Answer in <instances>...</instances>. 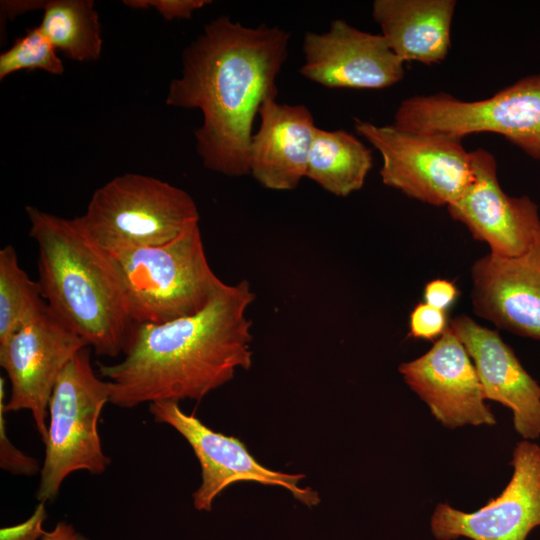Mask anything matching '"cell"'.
I'll return each mask as SVG.
<instances>
[{"instance_id":"cell-21","label":"cell","mask_w":540,"mask_h":540,"mask_svg":"<svg viewBox=\"0 0 540 540\" xmlns=\"http://www.w3.org/2000/svg\"><path fill=\"white\" fill-rule=\"evenodd\" d=\"M46 307L39 282L21 268L15 248L4 246L0 250V343Z\"/></svg>"},{"instance_id":"cell-7","label":"cell","mask_w":540,"mask_h":540,"mask_svg":"<svg viewBox=\"0 0 540 540\" xmlns=\"http://www.w3.org/2000/svg\"><path fill=\"white\" fill-rule=\"evenodd\" d=\"M392 124L461 140L495 133L540 160V75L523 77L482 100L465 101L443 92L414 96L399 104Z\"/></svg>"},{"instance_id":"cell-25","label":"cell","mask_w":540,"mask_h":540,"mask_svg":"<svg viewBox=\"0 0 540 540\" xmlns=\"http://www.w3.org/2000/svg\"><path fill=\"white\" fill-rule=\"evenodd\" d=\"M124 5L134 9L154 8L165 20L190 19L193 13L205 5L208 0H125Z\"/></svg>"},{"instance_id":"cell-3","label":"cell","mask_w":540,"mask_h":540,"mask_svg":"<svg viewBox=\"0 0 540 540\" xmlns=\"http://www.w3.org/2000/svg\"><path fill=\"white\" fill-rule=\"evenodd\" d=\"M39 251V284L50 311L97 355L124 353L134 322L108 256L75 219L26 206Z\"/></svg>"},{"instance_id":"cell-8","label":"cell","mask_w":540,"mask_h":540,"mask_svg":"<svg viewBox=\"0 0 540 540\" xmlns=\"http://www.w3.org/2000/svg\"><path fill=\"white\" fill-rule=\"evenodd\" d=\"M356 133L382 156V182L434 206H449L473 178L471 152L461 139L444 134L376 125L355 119Z\"/></svg>"},{"instance_id":"cell-19","label":"cell","mask_w":540,"mask_h":540,"mask_svg":"<svg viewBox=\"0 0 540 540\" xmlns=\"http://www.w3.org/2000/svg\"><path fill=\"white\" fill-rule=\"evenodd\" d=\"M372 165L371 149L353 134L317 127L306 178L335 196L346 197L363 187Z\"/></svg>"},{"instance_id":"cell-14","label":"cell","mask_w":540,"mask_h":540,"mask_svg":"<svg viewBox=\"0 0 540 540\" xmlns=\"http://www.w3.org/2000/svg\"><path fill=\"white\" fill-rule=\"evenodd\" d=\"M406 384L448 428L494 425L484 392L465 347L450 328L424 355L399 366Z\"/></svg>"},{"instance_id":"cell-6","label":"cell","mask_w":540,"mask_h":540,"mask_svg":"<svg viewBox=\"0 0 540 540\" xmlns=\"http://www.w3.org/2000/svg\"><path fill=\"white\" fill-rule=\"evenodd\" d=\"M111 388L93 370L90 348L77 352L64 367L48 406L45 458L36 492L39 502L53 500L75 471L103 473L110 463L104 454L98 422Z\"/></svg>"},{"instance_id":"cell-9","label":"cell","mask_w":540,"mask_h":540,"mask_svg":"<svg viewBox=\"0 0 540 540\" xmlns=\"http://www.w3.org/2000/svg\"><path fill=\"white\" fill-rule=\"evenodd\" d=\"M86 342L48 308L0 343V365L10 381L5 412L29 410L45 443L48 406L56 381Z\"/></svg>"},{"instance_id":"cell-12","label":"cell","mask_w":540,"mask_h":540,"mask_svg":"<svg viewBox=\"0 0 540 540\" xmlns=\"http://www.w3.org/2000/svg\"><path fill=\"white\" fill-rule=\"evenodd\" d=\"M299 71L327 88L383 89L400 82L404 62L381 34L362 31L343 19L326 32H307Z\"/></svg>"},{"instance_id":"cell-13","label":"cell","mask_w":540,"mask_h":540,"mask_svg":"<svg viewBox=\"0 0 540 540\" xmlns=\"http://www.w3.org/2000/svg\"><path fill=\"white\" fill-rule=\"evenodd\" d=\"M473 178L463 195L447 206L451 217L492 254L516 257L540 235L538 206L528 196H509L497 177L495 157L483 148L471 152Z\"/></svg>"},{"instance_id":"cell-11","label":"cell","mask_w":540,"mask_h":540,"mask_svg":"<svg viewBox=\"0 0 540 540\" xmlns=\"http://www.w3.org/2000/svg\"><path fill=\"white\" fill-rule=\"evenodd\" d=\"M511 465L514 471L507 486L480 509L468 513L438 504L431 517L435 538L526 540L540 526V446L528 440L518 442Z\"/></svg>"},{"instance_id":"cell-23","label":"cell","mask_w":540,"mask_h":540,"mask_svg":"<svg viewBox=\"0 0 540 540\" xmlns=\"http://www.w3.org/2000/svg\"><path fill=\"white\" fill-rule=\"evenodd\" d=\"M5 379L0 378V466L13 474L34 475L41 471L37 460L17 449L9 440L5 421Z\"/></svg>"},{"instance_id":"cell-16","label":"cell","mask_w":540,"mask_h":540,"mask_svg":"<svg viewBox=\"0 0 540 540\" xmlns=\"http://www.w3.org/2000/svg\"><path fill=\"white\" fill-rule=\"evenodd\" d=\"M449 328L474 361L485 399L513 413L514 428L523 439L540 436V385L523 368L513 349L497 331L467 315L450 320Z\"/></svg>"},{"instance_id":"cell-27","label":"cell","mask_w":540,"mask_h":540,"mask_svg":"<svg viewBox=\"0 0 540 540\" xmlns=\"http://www.w3.org/2000/svg\"><path fill=\"white\" fill-rule=\"evenodd\" d=\"M459 296L457 286L446 279H434L425 285L423 300L426 304L447 312Z\"/></svg>"},{"instance_id":"cell-2","label":"cell","mask_w":540,"mask_h":540,"mask_svg":"<svg viewBox=\"0 0 540 540\" xmlns=\"http://www.w3.org/2000/svg\"><path fill=\"white\" fill-rule=\"evenodd\" d=\"M255 294L247 280L224 284L200 312L163 323L135 324L124 359L99 364L111 388L110 403L201 400L251 366L248 307Z\"/></svg>"},{"instance_id":"cell-24","label":"cell","mask_w":540,"mask_h":540,"mask_svg":"<svg viewBox=\"0 0 540 540\" xmlns=\"http://www.w3.org/2000/svg\"><path fill=\"white\" fill-rule=\"evenodd\" d=\"M449 324L447 312L420 302L410 314L408 336L431 341L439 339L448 330Z\"/></svg>"},{"instance_id":"cell-1","label":"cell","mask_w":540,"mask_h":540,"mask_svg":"<svg viewBox=\"0 0 540 540\" xmlns=\"http://www.w3.org/2000/svg\"><path fill=\"white\" fill-rule=\"evenodd\" d=\"M289 39L280 27L245 26L220 16L183 51L181 76L171 81L165 102L201 111L194 136L207 169L231 177L249 174L253 123L263 102L278 95Z\"/></svg>"},{"instance_id":"cell-5","label":"cell","mask_w":540,"mask_h":540,"mask_svg":"<svg viewBox=\"0 0 540 540\" xmlns=\"http://www.w3.org/2000/svg\"><path fill=\"white\" fill-rule=\"evenodd\" d=\"M84 235L105 253L165 244L199 222L183 189L138 173L117 176L94 191L82 216Z\"/></svg>"},{"instance_id":"cell-20","label":"cell","mask_w":540,"mask_h":540,"mask_svg":"<svg viewBox=\"0 0 540 540\" xmlns=\"http://www.w3.org/2000/svg\"><path fill=\"white\" fill-rule=\"evenodd\" d=\"M42 10L38 26L56 50L79 62L101 56V24L92 0L43 1Z\"/></svg>"},{"instance_id":"cell-10","label":"cell","mask_w":540,"mask_h":540,"mask_svg":"<svg viewBox=\"0 0 540 540\" xmlns=\"http://www.w3.org/2000/svg\"><path fill=\"white\" fill-rule=\"evenodd\" d=\"M149 411L156 422L173 427L186 439L200 463L202 482L193 493V503L197 510L210 511L215 498L224 489L241 481L283 487L309 507L320 502L316 491L299 486L304 475L266 468L238 438L212 430L194 415L185 413L178 402L150 403Z\"/></svg>"},{"instance_id":"cell-18","label":"cell","mask_w":540,"mask_h":540,"mask_svg":"<svg viewBox=\"0 0 540 540\" xmlns=\"http://www.w3.org/2000/svg\"><path fill=\"white\" fill-rule=\"evenodd\" d=\"M454 0H375L372 16L403 61L434 64L450 49Z\"/></svg>"},{"instance_id":"cell-15","label":"cell","mask_w":540,"mask_h":540,"mask_svg":"<svg viewBox=\"0 0 540 540\" xmlns=\"http://www.w3.org/2000/svg\"><path fill=\"white\" fill-rule=\"evenodd\" d=\"M475 314L516 335L540 341V235L516 257L489 253L471 268Z\"/></svg>"},{"instance_id":"cell-17","label":"cell","mask_w":540,"mask_h":540,"mask_svg":"<svg viewBox=\"0 0 540 540\" xmlns=\"http://www.w3.org/2000/svg\"><path fill=\"white\" fill-rule=\"evenodd\" d=\"M260 124L248 151L249 174L263 187L287 191L306 177L309 153L317 129L305 105L269 98L261 105Z\"/></svg>"},{"instance_id":"cell-22","label":"cell","mask_w":540,"mask_h":540,"mask_svg":"<svg viewBox=\"0 0 540 540\" xmlns=\"http://www.w3.org/2000/svg\"><path fill=\"white\" fill-rule=\"evenodd\" d=\"M55 47L39 26L28 29L14 44L0 55V80L21 70L40 69L61 75L64 65Z\"/></svg>"},{"instance_id":"cell-26","label":"cell","mask_w":540,"mask_h":540,"mask_svg":"<svg viewBox=\"0 0 540 540\" xmlns=\"http://www.w3.org/2000/svg\"><path fill=\"white\" fill-rule=\"evenodd\" d=\"M47 518L44 502H39L33 514L24 522L1 528L0 540H42L47 533L43 524Z\"/></svg>"},{"instance_id":"cell-28","label":"cell","mask_w":540,"mask_h":540,"mask_svg":"<svg viewBox=\"0 0 540 540\" xmlns=\"http://www.w3.org/2000/svg\"><path fill=\"white\" fill-rule=\"evenodd\" d=\"M42 540H88L68 523L59 522L52 531L47 532Z\"/></svg>"},{"instance_id":"cell-29","label":"cell","mask_w":540,"mask_h":540,"mask_svg":"<svg viewBox=\"0 0 540 540\" xmlns=\"http://www.w3.org/2000/svg\"><path fill=\"white\" fill-rule=\"evenodd\" d=\"M43 1H2L1 12L9 18L20 13L42 9Z\"/></svg>"},{"instance_id":"cell-4","label":"cell","mask_w":540,"mask_h":540,"mask_svg":"<svg viewBox=\"0 0 540 540\" xmlns=\"http://www.w3.org/2000/svg\"><path fill=\"white\" fill-rule=\"evenodd\" d=\"M105 254L134 324L194 315L225 284L208 263L198 223L165 244Z\"/></svg>"}]
</instances>
